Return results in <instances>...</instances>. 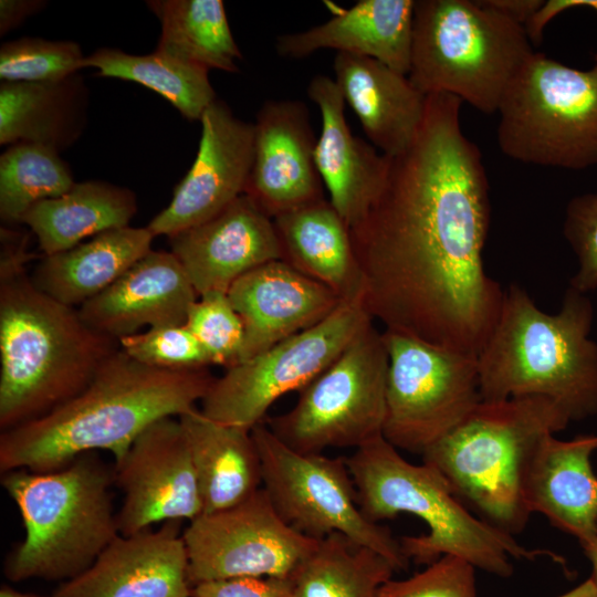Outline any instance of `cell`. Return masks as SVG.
I'll return each mask as SVG.
<instances>
[{"instance_id": "obj_20", "label": "cell", "mask_w": 597, "mask_h": 597, "mask_svg": "<svg viewBox=\"0 0 597 597\" xmlns=\"http://www.w3.org/2000/svg\"><path fill=\"white\" fill-rule=\"evenodd\" d=\"M227 295L243 323L240 363L322 322L343 301L283 260L245 273L233 282Z\"/></svg>"}, {"instance_id": "obj_12", "label": "cell", "mask_w": 597, "mask_h": 597, "mask_svg": "<svg viewBox=\"0 0 597 597\" xmlns=\"http://www.w3.org/2000/svg\"><path fill=\"white\" fill-rule=\"evenodd\" d=\"M388 354L383 437L422 454L482 401L478 356L385 329Z\"/></svg>"}, {"instance_id": "obj_31", "label": "cell", "mask_w": 597, "mask_h": 597, "mask_svg": "<svg viewBox=\"0 0 597 597\" xmlns=\"http://www.w3.org/2000/svg\"><path fill=\"white\" fill-rule=\"evenodd\" d=\"M161 33L157 52L207 70L238 72L242 54L221 0H151Z\"/></svg>"}, {"instance_id": "obj_43", "label": "cell", "mask_w": 597, "mask_h": 597, "mask_svg": "<svg viewBox=\"0 0 597 597\" xmlns=\"http://www.w3.org/2000/svg\"><path fill=\"white\" fill-rule=\"evenodd\" d=\"M483 4L525 27L544 0H481Z\"/></svg>"}, {"instance_id": "obj_41", "label": "cell", "mask_w": 597, "mask_h": 597, "mask_svg": "<svg viewBox=\"0 0 597 597\" xmlns=\"http://www.w3.org/2000/svg\"><path fill=\"white\" fill-rule=\"evenodd\" d=\"M576 7H589L597 11V0H547L525 24L526 34L531 43L538 44L545 25L558 13Z\"/></svg>"}, {"instance_id": "obj_36", "label": "cell", "mask_w": 597, "mask_h": 597, "mask_svg": "<svg viewBox=\"0 0 597 597\" xmlns=\"http://www.w3.org/2000/svg\"><path fill=\"white\" fill-rule=\"evenodd\" d=\"M186 326L202 346L210 365L230 368L240 363L244 329L227 293L208 292L191 305Z\"/></svg>"}, {"instance_id": "obj_25", "label": "cell", "mask_w": 597, "mask_h": 597, "mask_svg": "<svg viewBox=\"0 0 597 597\" xmlns=\"http://www.w3.org/2000/svg\"><path fill=\"white\" fill-rule=\"evenodd\" d=\"M333 69L371 145L386 156L404 151L422 122L427 96L408 75L368 56L336 53Z\"/></svg>"}, {"instance_id": "obj_26", "label": "cell", "mask_w": 597, "mask_h": 597, "mask_svg": "<svg viewBox=\"0 0 597 597\" xmlns=\"http://www.w3.org/2000/svg\"><path fill=\"white\" fill-rule=\"evenodd\" d=\"M178 419L197 473L203 513L232 507L262 488L261 460L250 430L217 422L197 408Z\"/></svg>"}, {"instance_id": "obj_42", "label": "cell", "mask_w": 597, "mask_h": 597, "mask_svg": "<svg viewBox=\"0 0 597 597\" xmlns=\"http://www.w3.org/2000/svg\"><path fill=\"white\" fill-rule=\"evenodd\" d=\"M45 2L33 0L0 1V34L3 35L38 12Z\"/></svg>"}, {"instance_id": "obj_39", "label": "cell", "mask_w": 597, "mask_h": 597, "mask_svg": "<svg viewBox=\"0 0 597 597\" xmlns=\"http://www.w3.org/2000/svg\"><path fill=\"white\" fill-rule=\"evenodd\" d=\"M563 234L578 263L569 286L587 294L597 289V191L569 200Z\"/></svg>"}, {"instance_id": "obj_9", "label": "cell", "mask_w": 597, "mask_h": 597, "mask_svg": "<svg viewBox=\"0 0 597 597\" xmlns=\"http://www.w3.org/2000/svg\"><path fill=\"white\" fill-rule=\"evenodd\" d=\"M498 114L499 148L511 159L572 170L597 165V65L577 70L533 52Z\"/></svg>"}, {"instance_id": "obj_18", "label": "cell", "mask_w": 597, "mask_h": 597, "mask_svg": "<svg viewBox=\"0 0 597 597\" xmlns=\"http://www.w3.org/2000/svg\"><path fill=\"white\" fill-rule=\"evenodd\" d=\"M180 521L157 531L118 535L80 575L53 597H191L188 554Z\"/></svg>"}, {"instance_id": "obj_11", "label": "cell", "mask_w": 597, "mask_h": 597, "mask_svg": "<svg viewBox=\"0 0 597 597\" xmlns=\"http://www.w3.org/2000/svg\"><path fill=\"white\" fill-rule=\"evenodd\" d=\"M251 434L261 460L262 489L290 526L314 540L342 534L384 555L396 569L407 568L399 540L360 510L346 459L297 452L264 422Z\"/></svg>"}, {"instance_id": "obj_8", "label": "cell", "mask_w": 597, "mask_h": 597, "mask_svg": "<svg viewBox=\"0 0 597 597\" xmlns=\"http://www.w3.org/2000/svg\"><path fill=\"white\" fill-rule=\"evenodd\" d=\"M531 44L523 25L481 0H415L408 77L426 96L446 93L498 113Z\"/></svg>"}, {"instance_id": "obj_44", "label": "cell", "mask_w": 597, "mask_h": 597, "mask_svg": "<svg viewBox=\"0 0 597 597\" xmlns=\"http://www.w3.org/2000/svg\"><path fill=\"white\" fill-rule=\"evenodd\" d=\"M557 597H597V585L591 576Z\"/></svg>"}, {"instance_id": "obj_32", "label": "cell", "mask_w": 597, "mask_h": 597, "mask_svg": "<svg viewBox=\"0 0 597 597\" xmlns=\"http://www.w3.org/2000/svg\"><path fill=\"white\" fill-rule=\"evenodd\" d=\"M397 570L384 555L342 534L322 540L291 577L294 597H377Z\"/></svg>"}, {"instance_id": "obj_16", "label": "cell", "mask_w": 597, "mask_h": 597, "mask_svg": "<svg viewBox=\"0 0 597 597\" xmlns=\"http://www.w3.org/2000/svg\"><path fill=\"white\" fill-rule=\"evenodd\" d=\"M196 159L169 205L147 228L168 238L213 218L244 193L253 160V124L216 100L200 118Z\"/></svg>"}, {"instance_id": "obj_45", "label": "cell", "mask_w": 597, "mask_h": 597, "mask_svg": "<svg viewBox=\"0 0 597 597\" xmlns=\"http://www.w3.org/2000/svg\"><path fill=\"white\" fill-rule=\"evenodd\" d=\"M585 555L591 565V577L597 585V533L589 544L583 547Z\"/></svg>"}, {"instance_id": "obj_40", "label": "cell", "mask_w": 597, "mask_h": 597, "mask_svg": "<svg viewBox=\"0 0 597 597\" xmlns=\"http://www.w3.org/2000/svg\"><path fill=\"white\" fill-rule=\"evenodd\" d=\"M191 597H294L291 578L232 577L196 584Z\"/></svg>"}, {"instance_id": "obj_19", "label": "cell", "mask_w": 597, "mask_h": 597, "mask_svg": "<svg viewBox=\"0 0 597 597\" xmlns=\"http://www.w3.org/2000/svg\"><path fill=\"white\" fill-rule=\"evenodd\" d=\"M169 243L198 296L227 293L245 273L282 260L273 219L244 193L208 221L169 237Z\"/></svg>"}, {"instance_id": "obj_27", "label": "cell", "mask_w": 597, "mask_h": 597, "mask_svg": "<svg viewBox=\"0 0 597 597\" xmlns=\"http://www.w3.org/2000/svg\"><path fill=\"white\" fill-rule=\"evenodd\" d=\"M154 238L147 227L105 231L70 250L44 256L32 280L57 302L82 306L151 251Z\"/></svg>"}, {"instance_id": "obj_38", "label": "cell", "mask_w": 597, "mask_h": 597, "mask_svg": "<svg viewBox=\"0 0 597 597\" xmlns=\"http://www.w3.org/2000/svg\"><path fill=\"white\" fill-rule=\"evenodd\" d=\"M475 569L467 561L444 555L405 579H389L377 597H478Z\"/></svg>"}, {"instance_id": "obj_24", "label": "cell", "mask_w": 597, "mask_h": 597, "mask_svg": "<svg viewBox=\"0 0 597 597\" xmlns=\"http://www.w3.org/2000/svg\"><path fill=\"white\" fill-rule=\"evenodd\" d=\"M415 0H360L311 29L277 36L275 49L298 60L320 50L375 59L408 75Z\"/></svg>"}, {"instance_id": "obj_23", "label": "cell", "mask_w": 597, "mask_h": 597, "mask_svg": "<svg viewBox=\"0 0 597 597\" xmlns=\"http://www.w3.org/2000/svg\"><path fill=\"white\" fill-rule=\"evenodd\" d=\"M308 97L318 106L322 127L315 146V164L329 201L349 228L363 213L384 182L388 156L352 134L336 82L315 75Z\"/></svg>"}, {"instance_id": "obj_35", "label": "cell", "mask_w": 597, "mask_h": 597, "mask_svg": "<svg viewBox=\"0 0 597 597\" xmlns=\"http://www.w3.org/2000/svg\"><path fill=\"white\" fill-rule=\"evenodd\" d=\"M84 55L73 41L22 38L0 48L2 82H55L83 67Z\"/></svg>"}, {"instance_id": "obj_10", "label": "cell", "mask_w": 597, "mask_h": 597, "mask_svg": "<svg viewBox=\"0 0 597 597\" xmlns=\"http://www.w3.org/2000/svg\"><path fill=\"white\" fill-rule=\"evenodd\" d=\"M387 373L383 333L371 323L300 391L292 409L269 418L266 426L297 452L357 449L383 436Z\"/></svg>"}, {"instance_id": "obj_4", "label": "cell", "mask_w": 597, "mask_h": 597, "mask_svg": "<svg viewBox=\"0 0 597 597\" xmlns=\"http://www.w3.org/2000/svg\"><path fill=\"white\" fill-rule=\"evenodd\" d=\"M594 306L568 286L558 312L542 311L516 284L478 354L482 401L544 397L570 421L597 415V343Z\"/></svg>"}, {"instance_id": "obj_3", "label": "cell", "mask_w": 597, "mask_h": 597, "mask_svg": "<svg viewBox=\"0 0 597 597\" xmlns=\"http://www.w3.org/2000/svg\"><path fill=\"white\" fill-rule=\"evenodd\" d=\"M0 428L34 420L82 391L118 339L42 292L25 271L27 239L1 229Z\"/></svg>"}, {"instance_id": "obj_15", "label": "cell", "mask_w": 597, "mask_h": 597, "mask_svg": "<svg viewBox=\"0 0 597 597\" xmlns=\"http://www.w3.org/2000/svg\"><path fill=\"white\" fill-rule=\"evenodd\" d=\"M114 481L124 493L116 512L123 536L158 522H191L203 513L197 473L178 418H164L147 427L114 464Z\"/></svg>"}, {"instance_id": "obj_46", "label": "cell", "mask_w": 597, "mask_h": 597, "mask_svg": "<svg viewBox=\"0 0 597 597\" xmlns=\"http://www.w3.org/2000/svg\"><path fill=\"white\" fill-rule=\"evenodd\" d=\"M0 597H39V596L22 593L13 588H10L8 586H4L0 590Z\"/></svg>"}, {"instance_id": "obj_28", "label": "cell", "mask_w": 597, "mask_h": 597, "mask_svg": "<svg viewBox=\"0 0 597 597\" xmlns=\"http://www.w3.org/2000/svg\"><path fill=\"white\" fill-rule=\"evenodd\" d=\"M282 260L342 300L362 295L349 230L329 200L321 199L273 219Z\"/></svg>"}, {"instance_id": "obj_1", "label": "cell", "mask_w": 597, "mask_h": 597, "mask_svg": "<svg viewBox=\"0 0 597 597\" xmlns=\"http://www.w3.org/2000/svg\"><path fill=\"white\" fill-rule=\"evenodd\" d=\"M461 105L450 94L427 95L415 138L388 156L383 185L348 230L373 320L478 356L504 290L484 268L490 188Z\"/></svg>"}, {"instance_id": "obj_17", "label": "cell", "mask_w": 597, "mask_h": 597, "mask_svg": "<svg viewBox=\"0 0 597 597\" xmlns=\"http://www.w3.org/2000/svg\"><path fill=\"white\" fill-rule=\"evenodd\" d=\"M253 128V160L244 195L271 219L324 199L307 106L297 100L268 101Z\"/></svg>"}, {"instance_id": "obj_6", "label": "cell", "mask_w": 597, "mask_h": 597, "mask_svg": "<svg viewBox=\"0 0 597 597\" xmlns=\"http://www.w3.org/2000/svg\"><path fill=\"white\" fill-rule=\"evenodd\" d=\"M111 470L95 452L50 472L24 469L2 473L1 485L14 501L24 540L4 561L11 582L69 580L87 569L119 535Z\"/></svg>"}, {"instance_id": "obj_33", "label": "cell", "mask_w": 597, "mask_h": 597, "mask_svg": "<svg viewBox=\"0 0 597 597\" xmlns=\"http://www.w3.org/2000/svg\"><path fill=\"white\" fill-rule=\"evenodd\" d=\"M83 67H94L106 77L136 82L171 103L188 121H200L216 98L209 70L160 52L135 55L103 48L84 57Z\"/></svg>"}, {"instance_id": "obj_22", "label": "cell", "mask_w": 597, "mask_h": 597, "mask_svg": "<svg viewBox=\"0 0 597 597\" xmlns=\"http://www.w3.org/2000/svg\"><path fill=\"white\" fill-rule=\"evenodd\" d=\"M597 434L559 440L544 437L527 462L523 495L531 514L541 513L585 547L597 533V475L590 462Z\"/></svg>"}, {"instance_id": "obj_14", "label": "cell", "mask_w": 597, "mask_h": 597, "mask_svg": "<svg viewBox=\"0 0 597 597\" xmlns=\"http://www.w3.org/2000/svg\"><path fill=\"white\" fill-rule=\"evenodd\" d=\"M182 537L191 586L243 576L291 578L318 543L290 526L262 488L232 507L201 514Z\"/></svg>"}, {"instance_id": "obj_34", "label": "cell", "mask_w": 597, "mask_h": 597, "mask_svg": "<svg viewBox=\"0 0 597 597\" xmlns=\"http://www.w3.org/2000/svg\"><path fill=\"white\" fill-rule=\"evenodd\" d=\"M74 180L59 150L42 144L17 143L0 157V217L20 223L35 203L69 191Z\"/></svg>"}, {"instance_id": "obj_37", "label": "cell", "mask_w": 597, "mask_h": 597, "mask_svg": "<svg viewBox=\"0 0 597 597\" xmlns=\"http://www.w3.org/2000/svg\"><path fill=\"white\" fill-rule=\"evenodd\" d=\"M119 347L137 362L168 370H195L210 366L202 346L184 325L150 327L118 339Z\"/></svg>"}, {"instance_id": "obj_30", "label": "cell", "mask_w": 597, "mask_h": 597, "mask_svg": "<svg viewBox=\"0 0 597 597\" xmlns=\"http://www.w3.org/2000/svg\"><path fill=\"white\" fill-rule=\"evenodd\" d=\"M84 103L77 74L55 82H2L0 144L35 143L60 150L78 135Z\"/></svg>"}, {"instance_id": "obj_21", "label": "cell", "mask_w": 597, "mask_h": 597, "mask_svg": "<svg viewBox=\"0 0 597 597\" xmlns=\"http://www.w3.org/2000/svg\"><path fill=\"white\" fill-rule=\"evenodd\" d=\"M198 294L178 259L169 251H149L78 313L93 329L119 339L143 326L186 324Z\"/></svg>"}, {"instance_id": "obj_5", "label": "cell", "mask_w": 597, "mask_h": 597, "mask_svg": "<svg viewBox=\"0 0 597 597\" xmlns=\"http://www.w3.org/2000/svg\"><path fill=\"white\" fill-rule=\"evenodd\" d=\"M346 462L367 519L379 524L407 513L426 523V534L399 540L408 561L429 565L452 555L474 568L509 577L512 559L559 558L546 549H528L475 516L434 468L407 461L383 436L357 448Z\"/></svg>"}, {"instance_id": "obj_2", "label": "cell", "mask_w": 597, "mask_h": 597, "mask_svg": "<svg viewBox=\"0 0 597 597\" xmlns=\"http://www.w3.org/2000/svg\"><path fill=\"white\" fill-rule=\"evenodd\" d=\"M214 378L208 368L151 367L119 347L76 396L1 432V473L50 472L96 450L109 451L117 463L147 427L196 408Z\"/></svg>"}, {"instance_id": "obj_13", "label": "cell", "mask_w": 597, "mask_h": 597, "mask_svg": "<svg viewBox=\"0 0 597 597\" xmlns=\"http://www.w3.org/2000/svg\"><path fill=\"white\" fill-rule=\"evenodd\" d=\"M371 323L362 295L343 300L316 325L227 368L214 378L200 411L217 422L251 431L280 397L301 391Z\"/></svg>"}, {"instance_id": "obj_29", "label": "cell", "mask_w": 597, "mask_h": 597, "mask_svg": "<svg viewBox=\"0 0 597 597\" xmlns=\"http://www.w3.org/2000/svg\"><path fill=\"white\" fill-rule=\"evenodd\" d=\"M136 212L133 191L90 180L75 182L65 193L33 205L20 223L31 228L48 256L70 250L90 237L128 227Z\"/></svg>"}, {"instance_id": "obj_7", "label": "cell", "mask_w": 597, "mask_h": 597, "mask_svg": "<svg viewBox=\"0 0 597 597\" xmlns=\"http://www.w3.org/2000/svg\"><path fill=\"white\" fill-rule=\"evenodd\" d=\"M570 420L544 397L481 401L453 430L429 447L422 462L434 468L479 517L510 535L530 521L523 478L530 457Z\"/></svg>"}]
</instances>
